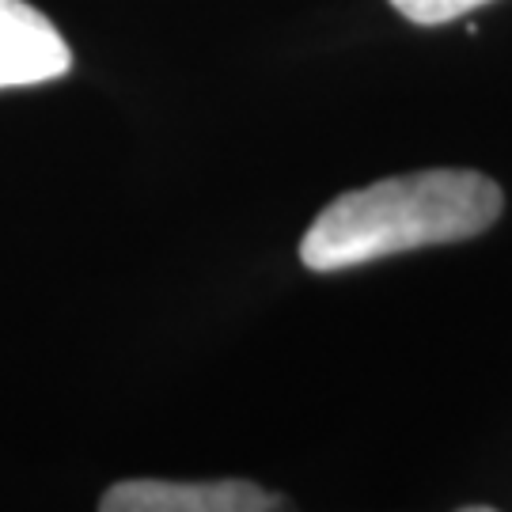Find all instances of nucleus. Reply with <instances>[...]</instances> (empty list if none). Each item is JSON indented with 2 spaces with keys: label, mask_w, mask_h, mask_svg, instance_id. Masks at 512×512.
Segmentation results:
<instances>
[{
  "label": "nucleus",
  "mask_w": 512,
  "mask_h": 512,
  "mask_svg": "<svg viewBox=\"0 0 512 512\" xmlns=\"http://www.w3.org/2000/svg\"><path fill=\"white\" fill-rule=\"evenodd\" d=\"M501 213L505 194L482 171H410L338 194L300 239V262L315 274H338L403 251L475 239Z\"/></svg>",
  "instance_id": "1"
},
{
  "label": "nucleus",
  "mask_w": 512,
  "mask_h": 512,
  "mask_svg": "<svg viewBox=\"0 0 512 512\" xmlns=\"http://www.w3.org/2000/svg\"><path fill=\"white\" fill-rule=\"evenodd\" d=\"M281 497L247 478L220 482H164V478H129L110 486L99 512H277Z\"/></svg>",
  "instance_id": "2"
},
{
  "label": "nucleus",
  "mask_w": 512,
  "mask_h": 512,
  "mask_svg": "<svg viewBox=\"0 0 512 512\" xmlns=\"http://www.w3.org/2000/svg\"><path fill=\"white\" fill-rule=\"evenodd\" d=\"M73 54L27 0H0V88H31L69 73Z\"/></svg>",
  "instance_id": "3"
},
{
  "label": "nucleus",
  "mask_w": 512,
  "mask_h": 512,
  "mask_svg": "<svg viewBox=\"0 0 512 512\" xmlns=\"http://www.w3.org/2000/svg\"><path fill=\"white\" fill-rule=\"evenodd\" d=\"M490 0H391V8L406 16L418 27H437V23H452V19L475 12Z\"/></svg>",
  "instance_id": "4"
},
{
  "label": "nucleus",
  "mask_w": 512,
  "mask_h": 512,
  "mask_svg": "<svg viewBox=\"0 0 512 512\" xmlns=\"http://www.w3.org/2000/svg\"><path fill=\"white\" fill-rule=\"evenodd\" d=\"M459 512H497V509H490V505H467V509H459Z\"/></svg>",
  "instance_id": "5"
}]
</instances>
